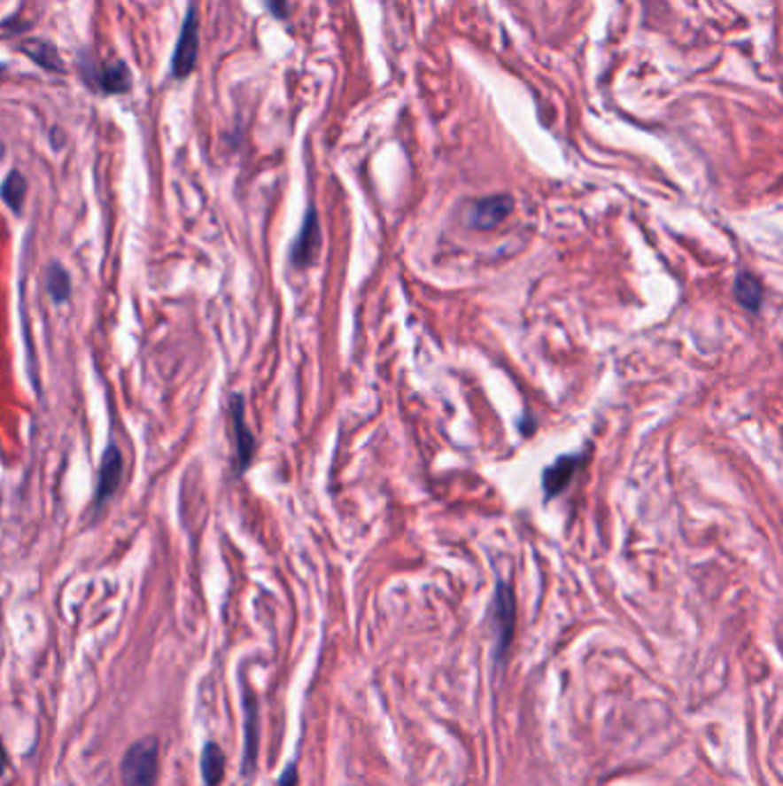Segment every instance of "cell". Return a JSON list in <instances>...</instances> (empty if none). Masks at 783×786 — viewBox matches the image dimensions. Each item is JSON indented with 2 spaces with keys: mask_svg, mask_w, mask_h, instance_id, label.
I'll use <instances>...</instances> for the list:
<instances>
[{
  "mask_svg": "<svg viewBox=\"0 0 783 786\" xmlns=\"http://www.w3.org/2000/svg\"><path fill=\"white\" fill-rule=\"evenodd\" d=\"M122 786H154L159 780V741L145 735L131 743L120 764Z\"/></svg>",
  "mask_w": 783,
  "mask_h": 786,
  "instance_id": "6da1fadb",
  "label": "cell"
},
{
  "mask_svg": "<svg viewBox=\"0 0 783 786\" xmlns=\"http://www.w3.org/2000/svg\"><path fill=\"white\" fill-rule=\"evenodd\" d=\"M490 614L492 630H494V660L496 665H501L508 649H510V642H513L515 621H517V605H515L513 587L506 580H499V584H496Z\"/></svg>",
  "mask_w": 783,
  "mask_h": 786,
  "instance_id": "7a4b0ae2",
  "label": "cell"
},
{
  "mask_svg": "<svg viewBox=\"0 0 783 786\" xmlns=\"http://www.w3.org/2000/svg\"><path fill=\"white\" fill-rule=\"evenodd\" d=\"M81 76L92 90L104 95H124L131 90V74L122 60L95 63L90 58L81 60Z\"/></svg>",
  "mask_w": 783,
  "mask_h": 786,
  "instance_id": "3957f363",
  "label": "cell"
},
{
  "mask_svg": "<svg viewBox=\"0 0 783 786\" xmlns=\"http://www.w3.org/2000/svg\"><path fill=\"white\" fill-rule=\"evenodd\" d=\"M198 49H200V40H198V17L196 7H189L184 21H182L180 40L175 44V53H173V60H170V74L173 79H186L189 74L193 72L198 60Z\"/></svg>",
  "mask_w": 783,
  "mask_h": 786,
  "instance_id": "277c9868",
  "label": "cell"
},
{
  "mask_svg": "<svg viewBox=\"0 0 783 786\" xmlns=\"http://www.w3.org/2000/svg\"><path fill=\"white\" fill-rule=\"evenodd\" d=\"M510 212H513V198L508 193H496L469 205L467 223L476 230H490L503 223Z\"/></svg>",
  "mask_w": 783,
  "mask_h": 786,
  "instance_id": "5b68a950",
  "label": "cell"
},
{
  "mask_svg": "<svg viewBox=\"0 0 783 786\" xmlns=\"http://www.w3.org/2000/svg\"><path fill=\"white\" fill-rule=\"evenodd\" d=\"M322 246V230H320V216H317L315 207H308L304 216V223H301V230L297 235L292 244V251H290V262L294 267H308L310 262L315 261L317 251Z\"/></svg>",
  "mask_w": 783,
  "mask_h": 786,
  "instance_id": "8992f818",
  "label": "cell"
},
{
  "mask_svg": "<svg viewBox=\"0 0 783 786\" xmlns=\"http://www.w3.org/2000/svg\"><path fill=\"white\" fill-rule=\"evenodd\" d=\"M581 464H584V455L581 453H565V455L554 460L542 471V494H545V499H554L556 494L563 493L565 487L570 486V481L575 479L577 471L581 470Z\"/></svg>",
  "mask_w": 783,
  "mask_h": 786,
  "instance_id": "52a82bcc",
  "label": "cell"
},
{
  "mask_svg": "<svg viewBox=\"0 0 783 786\" xmlns=\"http://www.w3.org/2000/svg\"><path fill=\"white\" fill-rule=\"evenodd\" d=\"M244 396L235 393L230 398V419L232 430H235V447H237V464L239 471H246L255 453V437L246 425V414H244Z\"/></svg>",
  "mask_w": 783,
  "mask_h": 786,
  "instance_id": "ba28073f",
  "label": "cell"
},
{
  "mask_svg": "<svg viewBox=\"0 0 783 786\" xmlns=\"http://www.w3.org/2000/svg\"><path fill=\"white\" fill-rule=\"evenodd\" d=\"M122 453L115 444L104 451L102 463H99V474H97V490H95V503H104L111 494L118 490L120 479H122Z\"/></svg>",
  "mask_w": 783,
  "mask_h": 786,
  "instance_id": "9c48e42d",
  "label": "cell"
},
{
  "mask_svg": "<svg viewBox=\"0 0 783 786\" xmlns=\"http://www.w3.org/2000/svg\"><path fill=\"white\" fill-rule=\"evenodd\" d=\"M244 713H246V752H244V773L253 775L255 759H258V702L253 695L244 697Z\"/></svg>",
  "mask_w": 783,
  "mask_h": 786,
  "instance_id": "30bf717a",
  "label": "cell"
},
{
  "mask_svg": "<svg viewBox=\"0 0 783 786\" xmlns=\"http://www.w3.org/2000/svg\"><path fill=\"white\" fill-rule=\"evenodd\" d=\"M733 292H735V300L740 301V306H742V308H747V311L758 313L763 308V297H765V290H763V284L751 272L738 274Z\"/></svg>",
  "mask_w": 783,
  "mask_h": 786,
  "instance_id": "8fae6325",
  "label": "cell"
},
{
  "mask_svg": "<svg viewBox=\"0 0 783 786\" xmlns=\"http://www.w3.org/2000/svg\"><path fill=\"white\" fill-rule=\"evenodd\" d=\"M200 768H203V780L207 786H219L223 782V775H226V754L219 747V743H205Z\"/></svg>",
  "mask_w": 783,
  "mask_h": 786,
  "instance_id": "7c38bea8",
  "label": "cell"
},
{
  "mask_svg": "<svg viewBox=\"0 0 783 786\" xmlns=\"http://www.w3.org/2000/svg\"><path fill=\"white\" fill-rule=\"evenodd\" d=\"M21 51L37 63L40 67L49 69V72H65V63L60 60L58 51L53 49L49 42H42V40H28V42H21Z\"/></svg>",
  "mask_w": 783,
  "mask_h": 786,
  "instance_id": "4fadbf2b",
  "label": "cell"
},
{
  "mask_svg": "<svg viewBox=\"0 0 783 786\" xmlns=\"http://www.w3.org/2000/svg\"><path fill=\"white\" fill-rule=\"evenodd\" d=\"M26 189H28L26 177H23L19 170H12L10 175L5 177V182H3V187H0V196H3V200H5L7 207H10L12 212H17V214L21 212L23 200H26Z\"/></svg>",
  "mask_w": 783,
  "mask_h": 786,
  "instance_id": "5bb4252c",
  "label": "cell"
},
{
  "mask_svg": "<svg viewBox=\"0 0 783 786\" xmlns=\"http://www.w3.org/2000/svg\"><path fill=\"white\" fill-rule=\"evenodd\" d=\"M46 288L56 301H65L72 294V278L62 265H51L46 274Z\"/></svg>",
  "mask_w": 783,
  "mask_h": 786,
  "instance_id": "9a60e30c",
  "label": "cell"
},
{
  "mask_svg": "<svg viewBox=\"0 0 783 786\" xmlns=\"http://www.w3.org/2000/svg\"><path fill=\"white\" fill-rule=\"evenodd\" d=\"M278 786H299V773H297V766L290 764L288 768H285V773H283L281 780H278Z\"/></svg>",
  "mask_w": 783,
  "mask_h": 786,
  "instance_id": "2e32d148",
  "label": "cell"
},
{
  "mask_svg": "<svg viewBox=\"0 0 783 786\" xmlns=\"http://www.w3.org/2000/svg\"><path fill=\"white\" fill-rule=\"evenodd\" d=\"M267 7L276 19L288 17V0H267Z\"/></svg>",
  "mask_w": 783,
  "mask_h": 786,
  "instance_id": "e0dca14e",
  "label": "cell"
},
{
  "mask_svg": "<svg viewBox=\"0 0 783 786\" xmlns=\"http://www.w3.org/2000/svg\"><path fill=\"white\" fill-rule=\"evenodd\" d=\"M5 770H7V752L3 741H0V773H5Z\"/></svg>",
  "mask_w": 783,
  "mask_h": 786,
  "instance_id": "ac0fdd59",
  "label": "cell"
}]
</instances>
